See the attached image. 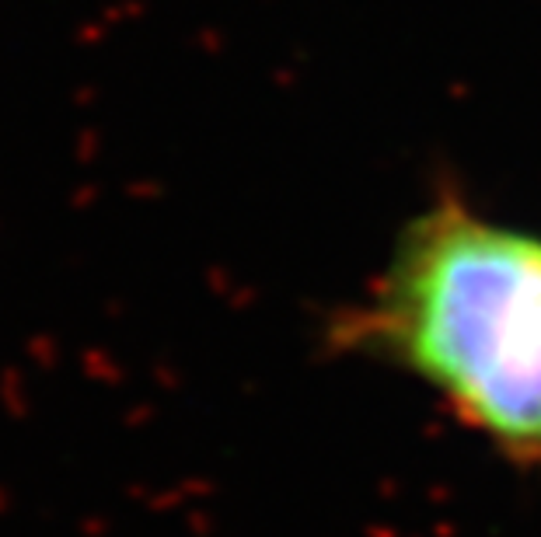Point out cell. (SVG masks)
Segmentation results:
<instances>
[{"label": "cell", "mask_w": 541, "mask_h": 537, "mask_svg": "<svg viewBox=\"0 0 541 537\" xmlns=\"http://www.w3.org/2000/svg\"><path fill=\"white\" fill-rule=\"evenodd\" d=\"M329 342L419 384L507 464L541 471V234L433 200Z\"/></svg>", "instance_id": "obj_1"}]
</instances>
